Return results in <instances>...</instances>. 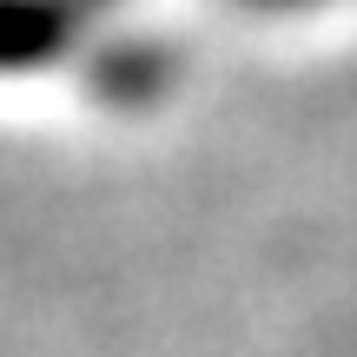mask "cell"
I'll return each instance as SVG.
<instances>
[{
	"label": "cell",
	"instance_id": "obj_1",
	"mask_svg": "<svg viewBox=\"0 0 357 357\" xmlns=\"http://www.w3.org/2000/svg\"><path fill=\"white\" fill-rule=\"evenodd\" d=\"M93 0H0V79H33L79 60Z\"/></svg>",
	"mask_w": 357,
	"mask_h": 357
},
{
	"label": "cell",
	"instance_id": "obj_2",
	"mask_svg": "<svg viewBox=\"0 0 357 357\" xmlns=\"http://www.w3.org/2000/svg\"><path fill=\"white\" fill-rule=\"evenodd\" d=\"M225 7L252 13V20H318V13L344 7V0H225Z\"/></svg>",
	"mask_w": 357,
	"mask_h": 357
}]
</instances>
